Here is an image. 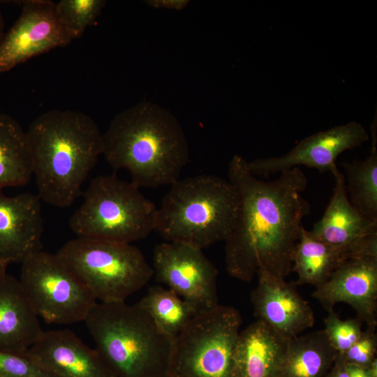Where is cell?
I'll list each match as a JSON object with an SVG mask.
<instances>
[{
  "label": "cell",
  "mask_w": 377,
  "mask_h": 377,
  "mask_svg": "<svg viewBox=\"0 0 377 377\" xmlns=\"http://www.w3.org/2000/svg\"><path fill=\"white\" fill-rule=\"evenodd\" d=\"M237 209V193L228 180L208 175L179 179L157 208L155 230L167 242L202 249L226 240Z\"/></svg>",
  "instance_id": "5"
},
{
  "label": "cell",
  "mask_w": 377,
  "mask_h": 377,
  "mask_svg": "<svg viewBox=\"0 0 377 377\" xmlns=\"http://www.w3.org/2000/svg\"><path fill=\"white\" fill-rule=\"evenodd\" d=\"M325 332L329 341L338 354L344 353L360 337L362 322L357 318L342 320L332 309L325 320Z\"/></svg>",
  "instance_id": "26"
},
{
  "label": "cell",
  "mask_w": 377,
  "mask_h": 377,
  "mask_svg": "<svg viewBox=\"0 0 377 377\" xmlns=\"http://www.w3.org/2000/svg\"><path fill=\"white\" fill-rule=\"evenodd\" d=\"M19 281L35 313L49 324L84 322L98 302L56 253L42 249L22 262Z\"/></svg>",
  "instance_id": "9"
},
{
  "label": "cell",
  "mask_w": 377,
  "mask_h": 377,
  "mask_svg": "<svg viewBox=\"0 0 377 377\" xmlns=\"http://www.w3.org/2000/svg\"><path fill=\"white\" fill-rule=\"evenodd\" d=\"M256 274L258 282L252 292L251 302L257 320L287 339L313 326V311L297 292L295 283L286 282L265 270H258Z\"/></svg>",
  "instance_id": "15"
},
{
  "label": "cell",
  "mask_w": 377,
  "mask_h": 377,
  "mask_svg": "<svg viewBox=\"0 0 377 377\" xmlns=\"http://www.w3.org/2000/svg\"><path fill=\"white\" fill-rule=\"evenodd\" d=\"M33 176L27 131L13 117L0 114V191L26 184Z\"/></svg>",
  "instance_id": "22"
},
{
  "label": "cell",
  "mask_w": 377,
  "mask_h": 377,
  "mask_svg": "<svg viewBox=\"0 0 377 377\" xmlns=\"http://www.w3.org/2000/svg\"><path fill=\"white\" fill-rule=\"evenodd\" d=\"M368 140L365 128L353 121L309 136L282 156L247 161V167L256 177L280 173L300 165L332 172L337 168L336 160L341 153Z\"/></svg>",
  "instance_id": "12"
},
{
  "label": "cell",
  "mask_w": 377,
  "mask_h": 377,
  "mask_svg": "<svg viewBox=\"0 0 377 377\" xmlns=\"http://www.w3.org/2000/svg\"><path fill=\"white\" fill-rule=\"evenodd\" d=\"M27 353L56 377H117L96 349L68 330L43 331Z\"/></svg>",
  "instance_id": "16"
},
{
  "label": "cell",
  "mask_w": 377,
  "mask_h": 377,
  "mask_svg": "<svg viewBox=\"0 0 377 377\" xmlns=\"http://www.w3.org/2000/svg\"><path fill=\"white\" fill-rule=\"evenodd\" d=\"M153 274L198 312L218 305V271L202 249L192 245L167 242L156 246Z\"/></svg>",
  "instance_id": "10"
},
{
  "label": "cell",
  "mask_w": 377,
  "mask_h": 377,
  "mask_svg": "<svg viewBox=\"0 0 377 377\" xmlns=\"http://www.w3.org/2000/svg\"><path fill=\"white\" fill-rule=\"evenodd\" d=\"M288 339L261 320L249 325L235 345L234 377H279Z\"/></svg>",
  "instance_id": "18"
},
{
  "label": "cell",
  "mask_w": 377,
  "mask_h": 377,
  "mask_svg": "<svg viewBox=\"0 0 377 377\" xmlns=\"http://www.w3.org/2000/svg\"><path fill=\"white\" fill-rule=\"evenodd\" d=\"M19 279L0 277V350L27 353L43 330Z\"/></svg>",
  "instance_id": "19"
},
{
  "label": "cell",
  "mask_w": 377,
  "mask_h": 377,
  "mask_svg": "<svg viewBox=\"0 0 377 377\" xmlns=\"http://www.w3.org/2000/svg\"><path fill=\"white\" fill-rule=\"evenodd\" d=\"M56 3L59 19L73 40L93 25L106 4L104 0H61Z\"/></svg>",
  "instance_id": "25"
},
{
  "label": "cell",
  "mask_w": 377,
  "mask_h": 377,
  "mask_svg": "<svg viewBox=\"0 0 377 377\" xmlns=\"http://www.w3.org/2000/svg\"><path fill=\"white\" fill-rule=\"evenodd\" d=\"M38 195L57 207L71 206L103 154V134L87 114L72 110L47 111L27 131Z\"/></svg>",
  "instance_id": "3"
},
{
  "label": "cell",
  "mask_w": 377,
  "mask_h": 377,
  "mask_svg": "<svg viewBox=\"0 0 377 377\" xmlns=\"http://www.w3.org/2000/svg\"><path fill=\"white\" fill-rule=\"evenodd\" d=\"M376 328V327L367 326L358 340L344 353L341 354L346 363L367 367L376 358L377 336Z\"/></svg>",
  "instance_id": "28"
},
{
  "label": "cell",
  "mask_w": 377,
  "mask_h": 377,
  "mask_svg": "<svg viewBox=\"0 0 377 377\" xmlns=\"http://www.w3.org/2000/svg\"><path fill=\"white\" fill-rule=\"evenodd\" d=\"M337 352L323 330L288 339L279 377H325Z\"/></svg>",
  "instance_id": "20"
},
{
  "label": "cell",
  "mask_w": 377,
  "mask_h": 377,
  "mask_svg": "<svg viewBox=\"0 0 377 377\" xmlns=\"http://www.w3.org/2000/svg\"><path fill=\"white\" fill-rule=\"evenodd\" d=\"M0 377H56L42 369L27 353L0 350Z\"/></svg>",
  "instance_id": "27"
},
{
  "label": "cell",
  "mask_w": 377,
  "mask_h": 377,
  "mask_svg": "<svg viewBox=\"0 0 377 377\" xmlns=\"http://www.w3.org/2000/svg\"><path fill=\"white\" fill-rule=\"evenodd\" d=\"M1 1H0V43L5 34L4 33L5 23H4L3 15L1 13Z\"/></svg>",
  "instance_id": "33"
},
{
  "label": "cell",
  "mask_w": 377,
  "mask_h": 377,
  "mask_svg": "<svg viewBox=\"0 0 377 377\" xmlns=\"http://www.w3.org/2000/svg\"><path fill=\"white\" fill-rule=\"evenodd\" d=\"M371 377H377V359L375 358L367 367Z\"/></svg>",
  "instance_id": "32"
},
{
  "label": "cell",
  "mask_w": 377,
  "mask_h": 377,
  "mask_svg": "<svg viewBox=\"0 0 377 377\" xmlns=\"http://www.w3.org/2000/svg\"><path fill=\"white\" fill-rule=\"evenodd\" d=\"M348 199L365 219L377 221V150L367 158L343 164Z\"/></svg>",
  "instance_id": "24"
},
{
  "label": "cell",
  "mask_w": 377,
  "mask_h": 377,
  "mask_svg": "<svg viewBox=\"0 0 377 377\" xmlns=\"http://www.w3.org/2000/svg\"><path fill=\"white\" fill-rule=\"evenodd\" d=\"M145 2L153 8L176 10L184 8L189 3L188 0H149Z\"/></svg>",
  "instance_id": "29"
},
{
  "label": "cell",
  "mask_w": 377,
  "mask_h": 377,
  "mask_svg": "<svg viewBox=\"0 0 377 377\" xmlns=\"http://www.w3.org/2000/svg\"><path fill=\"white\" fill-rule=\"evenodd\" d=\"M8 265L0 261V277L6 273V269Z\"/></svg>",
  "instance_id": "34"
},
{
  "label": "cell",
  "mask_w": 377,
  "mask_h": 377,
  "mask_svg": "<svg viewBox=\"0 0 377 377\" xmlns=\"http://www.w3.org/2000/svg\"><path fill=\"white\" fill-rule=\"evenodd\" d=\"M312 297L327 311L338 303L350 305L367 326L377 325V256H360L343 263Z\"/></svg>",
  "instance_id": "14"
},
{
  "label": "cell",
  "mask_w": 377,
  "mask_h": 377,
  "mask_svg": "<svg viewBox=\"0 0 377 377\" xmlns=\"http://www.w3.org/2000/svg\"><path fill=\"white\" fill-rule=\"evenodd\" d=\"M350 258L346 251L314 238L302 226L293 254L292 271L297 275L295 284L317 288Z\"/></svg>",
  "instance_id": "21"
},
{
  "label": "cell",
  "mask_w": 377,
  "mask_h": 377,
  "mask_svg": "<svg viewBox=\"0 0 377 377\" xmlns=\"http://www.w3.org/2000/svg\"><path fill=\"white\" fill-rule=\"evenodd\" d=\"M228 181L237 196V209L225 240L226 269L239 280H252L258 270L285 279L292 272L293 254L310 204L302 197L308 181L298 167L263 181L253 175L247 161L234 155Z\"/></svg>",
  "instance_id": "1"
},
{
  "label": "cell",
  "mask_w": 377,
  "mask_h": 377,
  "mask_svg": "<svg viewBox=\"0 0 377 377\" xmlns=\"http://www.w3.org/2000/svg\"><path fill=\"white\" fill-rule=\"evenodd\" d=\"M84 322L117 377H167L173 338L138 303L97 302Z\"/></svg>",
  "instance_id": "4"
},
{
  "label": "cell",
  "mask_w": 377,
  "mask_h": 377,
  "mask_svg": "<svg viewBox=\"0 0 377 377\" xmlns=\"http://www.w3.org/2000/svg\"><path fill=\"white\" fill-rule=\"evenodd\" d=\"M242 318L232 306L198 312L173 339L167 377H234Z\"/></svg>",
  "instance_id": "8"
},
{
  "label": "cell",
  "mask_w": 377,
  "mask_h": 377,
  "mask_svg": "<svg viewBox=\"0 0 377 377\" xmlns=\"http://www.w3.org/2000/svg\"><path fill=\"white\" fill-rule=\"evenodd\" d=\"M332 173L335 181L332 195L310 235L346 251L352 258L377 256V221L365 219L353 207L339 169Z\"/></svg>",
  "instance_id": "13"
},
{
  "label": "cell",
  "mask_w": 377,
  "mask_h": 377,
  "mask_svg": "<svg viewBox=\"0 0 377 377\" xmlns=\"http://www.w3.org/2000/svg\"><path fill=\"white\" fill-rule=\"evenodd\" d=\"M38 195L7 196L0 191V261L22 263L42 249L43 219Z\"/></svg>",
  "instance_id": "17"
},
{
  "label": "cell",
  "mask_w": 377,
  "mask_h": 377,
  "mask_svg": "<svg viewBox=\"0 0 377 377\" xmlns=\"http://www.w3.org/2000/svg\"><path fill=\"white\" fill-rule=\"evenodd\" d=\"M72 40L59 19L54 2L27 0L0 43V73Z\"/></svg>",
  "instance_id": "11"
},
{
  "label": "cell",
  "mask_w": 377,
  "mask_h": 377,
  "mask_svg": "<svg viewBox=\"0 0 377 377\" xmlns=\"http://www.w3.org/2000/svg\"><path fill=\"white\" fill-rule=\"evenodd\" d=\"M165 334L175 338L198 312L168 288L154 286L138 302Z\"/></svg>",
  "instance_id": "23"
},
{
  "label": "cell",
  "mask_w": 377,
  "mask_h": 377,
  "mask_svg": "<svg viewBox=\"0 0 377 377\" xmlns=\"http://www.w3.org/2000/svg\"><path fill=\"white\" fill-rule=\"evenodd\" d=\"M348 377H371L367 367L346 362Z\"/></svg>",
  "instance_id": "31"
},
{
  "label": "cell",
  "mask_w": 377,
  "mask_h": 377,
  "mask_svg": "<svg viewBox=\"0 0 377 377\" xmlns=\"http://www.w3.org/2000/svg\"><path fill=\"white\" fill-rule=\"evenodd\" d=\"M156 212L132 182L102 175L91 180L68 223L77 237L131 244L155 230Z\"/></svg>",
  "instance_id": "6"
},
{
  "label": "cell",
  "mask_w": 377,
  "mask_h": 377,
  "mask_svg": "<svg viewBox=\"0 0 377 377\" xmlns=\"http://www.w3.org/2000/svg\"><path fill=\"white\" fill-rule=\"evenodd\" d=\"M325 377H348L346 368V362L341 355L338 354L333 365Z\"/></svg>",
  "instance_id": "30"
},
{
  "label": "cell",
  "mask_w": 377,
  "mask_h": 377,
  "mask_svg": "<svg viewBox=\"0 0 377 377\" xmlns=\"http://www.w3.org/2000/svg\"><path fill=\"white\" fill-rule=\"evenodd\" d=\"M103 142L108 164L114 170H127L140 188L172 184L189 160L188 143L177 117L149 101L118 113Z\"/></svg>",
  "instance_id": "2"
},
{
  "label": "cell",
  "mask_w": 377,
  "mask_h": 377,
  "mask_svg": "<svg viewBox=\"0 0 377 377\" xmlns=\"http://www.w3.org/2000/svg\"><path fill=\"white\" fill-rule=\"evenodd\" d=\"M56 254L99 302H126L154 275L142 252L131 244L77 237Z\"/></svg>",
  "instance_id": "7"
}]
</instances>
